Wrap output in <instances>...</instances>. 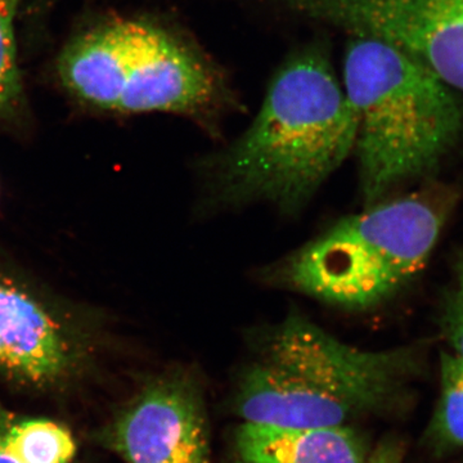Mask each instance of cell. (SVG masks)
<instances>
[{"instance_id":"5","label":"cell","mask_w":463,"mask_h":463,"mask_svg":"<svg viewBox=\"0 0 463 463\" xmlns=\"http://www.w3.org/2000/svg\"><path fill=\"white\" fill-rule=\"evenodd\" d=\"M251 340L265 354L321 383L355 414L389 410L421 373L419 349H361L298 312L259 328Z\"/></svg>"},{"instance_id":"13","label":"cell","mask_w":463,"mask_h":463,"mask_svg":"<svg viewBox=\"0 0 463 463\" xmlns=\"http://www.w3.org/2000/svg\"><path fill=\"white\" fill-rule=\"evenodd\" d=\"M21 0H0V111L11 108L21 91L14 20Z\"/></svg>"},{"instance_id":"1","label":"cell","mask_w":463,"mask_h":463,"mask_svg":"<svg viewBox=\"0 0 463 463\" xmlns=\"http://www.w3.org/2000/svg\"><path fill=\"white\" fill-rule=\"evenodd\" d=\"M358 121L323 36L282 61L260 109L207 170L216 206L298 214L355 149Z\"/></svg>"},{"instance_id":"14","label":"cell","mask_w":463,"mask_h":463,"mask_svg":"<svg viewBox=\"0 0 463 463\" xmlns=\"http://www.w3.org/2000/svg\"><path fill=\"white\" fill-rule=\"evenodd\" d=\"M441 331L453 349V354L463 361V260L456 268L453 288L444 300Z\"/></svg>"},{"instance_id":"6","label":"cell","mask_w":463,"mask_h":463,"mask_svg":"<svg viewBox=\"0 0 463 463\" xmlns=\"http://www.w3.org/2000/svg\"><path fill=\"white\" fill-rule=\"evenodd\" d=\"M109 443L127 463H212L197 377L175 370L148 381L116 419Z\"/></svg>"},{"instance_id":"10","label":"cell","mask_w":463,"mask_h":463,"mask_svg":"<svg viewBox=\"0 0 463 463\" xmlns=\"http://www.w3.org/2000/svg\"><path fill=\"white\" fill-rule=\"evenodd\" d=\"M241 463H364V439L347 426L288 429L245 422L236 434Z\"/></svg>"},{"instance_id":"4","label":"cell","mask_w":463,"mask_h":463,"mask_svg":"<svg viewBox=\"0 0 463 463\" xmlns=\"http://www.w3.org/2000/svg\"><path fill=\"white\" fill-rule=\"evenodd\" d=\"M446 218L429 194L385 199L268 265L260 279L331 306L370 309L421 272Z\"/></svg>"},{"instance_id":"12","label":"cell","mask_w":463,"mask_h":463,"mask_svg":"<svg viewBox=\"0 0 463 463\" xmlns=\"http://www.w3.org/2000/svg\"><path fill=\"white\" fill-rule=\"evenodd\" d=\"M426 443L440 455L463 449V361L453 353L440 356V397Z\"/></svg>"},{"instance_id":"3","label":"cell","mask_w":463,"mask_h":463,"mask_svg":"<svg viewBox=\"0 0 463 463\" xmlns=\"http://www.w3.org/2000/svg\"><path fill=\"white\" fill-rule=\"evenodd\" d=\"M79 99L120 112H172L216 136L239 106L227 75L197 43L149 21H112L72 43L60 63Z\"/></svg>"},{"instance_id":"8","label":"cell","mask_w":463,"mask_h":463,"mask_svg":"<svg viewBox=\"0 0 463 463\" xmlns=\"http://www.w3.org/2000/svg\"><path fill=\"white\" fill-rule=\"evenodd\" d=\"M254 358L237 383V412L243 421L288 429L344 426L356 416L321 383L252 347Z\"/></svg>"},{"instance_id":"15","label":"cell","mask_w":463,"mask_h":463,"mask_svg":"<svg viewBox=\"0 0 463 463\" xmlns=\"http://www.w3.org/2000/svg\"><path fill=\"white\" fill-rule=\"evenodd\" d=\"M404 457V444L397 438L380 441L371 450L364 463H402Z\"/></svg>"},{"instance_id":"9","label":"cell","mask_w":463,"mask_h":463,"mask_svg":"<svg viewBox=\"0 0 463 463\" xmlns=\"http://www.w3.org/2000/svg\"><path fill=\"white\" fill-rule=\"evenodd\" d=\"M383 41L419 57L463 99V0H389Z\"/></svg>"},{"instance_id":"11","label":"cell","mask_w":463,"mask_h":463,"mask_svg":"<svg viewBox=\"0 0 463 463\" xmlns=\"http://www.w3.org/2000/svg\"><path fill=\"white\" fill-rule=\"evenodd\" d=\"M3 446L17 463H72L76 443L61 423L45 419L14 420L0 416Z\"/></svg>"},{"instance_id":"16","label":"cell","mask_w":463,"mask_h":463,"mask_svg":"<svg viewBox=\"0 0 463 463\" xmlns=\"http://www.w3.org/2000/svg\"><path fill=\"white\" fill-rule=\"evenodd\" d=\"M0 463H17L3 446L2 434H0Z\"/></svg>"},{"instance_id":"7","label":"cell","mask_w":463,"mask_h":463,"mask_svg":"<svg viewBox=\"0 0 463 463\" xmlns=\"http://www.w3.org/2000/svg\"><path fill=\"white\" fill-rule=\"evenodd\" d=\"M83 330L38 288L0 269V373L36 386L65 379L85 354Z\"/></svg>"},{"instance_id":"2","label":"cell","mask_w":463,"mask_h":463,"mask_svg":"<svg viewBox=\"0 0 463 463\" xmlns=\"http://www.w3.org/2000/svg\"><path fill=\"white\" fill-rule=\"evenodd\" d=\"M341 75L358 121L354 154L365 206L430 172L462 138V97L394 43L347 36Z\"/></svg>"}]
</instances>
